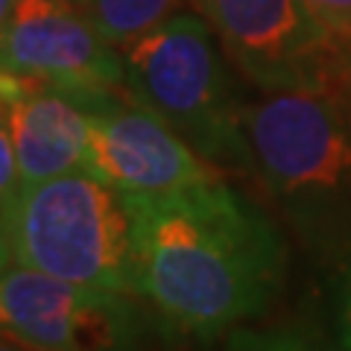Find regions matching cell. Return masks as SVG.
<instances>
[{
    "label": "cell",
    "mask_w": 351,
    "mask_h": 351,
    "mask_svg": "<svg viewBox=\"0 0 351 351\" xmlns=\"http://www.w3.org/2000/svg\"><path fill=\"white\" fill-rule=\"evenodd\" d=\"M132 295L156 331L214 343L269 307L287 272L278 226L223 176L132 202Z\"/></svg>",
    "instance_id": "obj_1"
},
{
    "label": "cell",
    "mask_w": 351,
    "mask_h": 351,
    "mask_svg": "<svg viewBox=\"0 0 351 351\" xmlns=\"http://www.w3.org/2000/svg\"><path fill=\"white\" fill-rule=\"evenodd\" d=\"M252 176L322 261L351 258V88L243 103Z\"/></svg>",
    "instance_id": "obj_2"
},
{
    "label": "cell",
    "mask_w": 351,
    "mask_h": 351,
    "mask_svg": "<svg viewBox=\"0 0 351 351\" xmlns=\"http://www.w3.org/2000/svg\"><path fill=\"white\" fill-rule=\"evenodd\" d=\"M219 47L205 18L176 12L120 47L123 85L132 100L156 112L205 161L252 176L243 103Z\"/></svg>",
    "instance_id": "obj_3"
},
{
    "label": "cell",
    "mask_w": 351,
    "mask_h": 351,
    "mask_svg": "<svg viewBox=\"0 0 351 351\" xmlns=\"http://www.w3.org/2000/svg\"><path fill=\"white\" fill-rule=\"evenodd\" d=\"M3 219L21 267L132 295L135 214L126 196L94 173L24 182Z\"/></svg>",
    "instance_id": "obj_4"
},
{
    "label": "cell",
    "mask_w": 351,
    "mask_h": 351,
    "mask_svg": "<svg viewBox=\"0 0 351 351\" xmlns=\"http://www.w3.org/2000/svg\"><path fill=\"white\" fill-rule=\"evenodd\" d=\"M156 331L135 295L53 278L29 267L0 272V334L47 351H141Z\"/></svg>",
    "instance_id": "obj_5"
},
{
    "label": "cell",
    "mask_w": 351,
    "mask_h": 351,
    "mask_svg": "<svg viewBox=\"0 0 351 351\" xmlns=\"http://www.w3.org/2000/svg\"><path fill=\"white\" fill-rule=\"evenodd\" d=\"M0 68L59 88L85 112L129 94L120 50L73 0H18L0 29Z\"/></svg>",
    "instance_id": "obj_6"
},
{
    "label": "cell",
    "mask_w": 351,
    "mask_h": 351,
    "mask_svg": "<svg viewBox=\"0 0 351 351\" xmlns=\"http://www.w3.org/2000/svg\"><path fill=\"white\" fill-rule=\"evenodd\" d=\"M226 56L263 94L339 85V44L302 0H196Z\"/></svg>",
    "instance_id": "obj_7"
},
{
    "label": "cell",
    "mask_w": 351,
    "mask_h": 351,
    "mask_svg": "<svg viewBox=\"0 0 351 351\" xmlns=\"http://www.w3.org/2000/svg\"><path fill=\"white\" fill-rule=\"evenodd\" d=\"M88 114V173L112 184L132 202L161 199L223 176L173 126L129 94H117L112 103Z\"/></svg>",
    "instance_id": "obj_8"
},
{
    "label": "cell",
    "mask_w": 351,
    "mask_h": 351,
    "mask_svg": "<svg viewBox=\"0 0 351 351\" xmlns=\"http://www.w3.org/2000/svg\"><path fill=\"white\" fill-rule=\"evenodd\" d=\"M0 103L9 117L24 182L88 170L91 114L71 94L15 76V85Z\"/></svg>",
    "instance_id": "obj_9"
},
{
    "label": "cell",
    "mask_w": 351,
    "mask_h": 351,
    "mask_svg": "<svg viewBox=\"0 0 351 351\" xmlns=\"http://www.w3.org/2000/svg\"><path fill=\"white\" fill-rule=\"evenodd\" d=\"M182 0H85L82 9L97 29L120 50L179 12Z\"/></svg>",
    "instance_id": "obj_10"
},
{
    "label": "cell",
    "mask_w": 351,
    "mask_h": 351,
    "mask_svg": "<svg viewBox=\"0 0 351 351\" xmlns=\"http://www.w3.org/2000/svg\"><path fill=\"white\" fill-rule=\"evenodd\" d=\"M223 351H328L302 328H246L228 331Z\"/></svg>",
    "instance_id": "obj_11"
},
{
    "label": "cell",
    "mask_w": 351,
    "mask_h": 351,
    "mask_svg": "<svg viewBox=\"0 0 351 351\" xmlns=\"http://www.w3.org/2000/svg\"><path fill=\"white\" fill-rule=\"evenodd\" d=\"M21 184H24V179H21V167H18L15 138H12V129H9L6 108L0 103V214L15 199Z\"/></svg>",
    "instance_id": "obj_12"
},
{
    "label": "cell",
    "mask_w": 351,
    "mask_h": 351,
    "mask_svg": "<svg viewBox=\"0 0 351 351\" xmlns=\"http://www.w3.org/2000/svg\"><path fill=\"white\" fill-rule=\"evenodd\" d=\"M302 3L343 53V47L351 41V0H302Z\"/></svg>",
    "instance_id": "obj_13"
},
{
    "label": "cell",
    "mask_w": 351,
    "mask_h": 351,
    "mask_svg": "<svg viewBox=\"0 0 351 351\" xmlns=\"http://www.w3.org/2000/svg\"><path fill=\"white\" fill-rule=\"evenodd\" d=\"M339 325H343V348L351 351V258H348V281H346V299H343Z\"/></svg>",
    "instance_id": "obj_14"
},
{
    "label": "cell",
    "mask_w": 351,
    "mask_h": 351,
    "mask_svg": "<svg viewBox=\"0 0 351 351\" xmlns=\"http://www.w3.org/2000/svg\"><path fill=\"white\" fill-rule=\"evenodd\" d=\"M15 263V252H12V237H9V226L3 214H0V272L9 269Z\"/></svg>",
    "instance_id": "obj_15"
},
{
    "label": "cell",
    "mask_w": 351,
    "mask_h": 351,
    "mask_svg": "<svg viewBox=\"0 0 351 351\" xmlns=\"http://www.w3.org/2000/svg\"><path fill=\"white\" fill-rule=\"evenodd\" d=\"M0 351H47V348H38V346L24 343V339H15V337L0 334Z\"/></svg>",
    "instance_id": "obj_16"
},
{
    "label": "cell",
    "mask_w": 351,
    "mask_h": 351,
    "mask_svg": "<svg viewBox=\"0 0 351 351\" xmlns=\"http://www.w3.org/2000/svg\"><path fill=\"white\" fill-rule=\"evenodd\" d=\"M339 82L351 88V41L343 47V53H339Z\"/></svg>",
    "instance_id": "obj_17"
},
{
    "label": "cell",
    "mask_w": 351,
    "mask_h": 351,
    "mask_svg": "<svg viewBox=\"0 0 351 351\" xmlns=\"http://www.w3.org/2000/svg\"><path fill=\"white\" fill-rule=\"evenodd\" d=\"M15 3H18V0H0V29H3V24L9 21V15H12Z\"/></svg>",
    "instance_id": "obj_18"
},
{
    "label": "cell",
    "mask_w": 351,
    "mask_h": 351,
    "mask_svg": "<svg viewBox=\"0 0 351 351\" xmlns=\"http://www.w3.org/2000/svg\"><path fill=\"white\" fill-rule=\"evenodd\" d=\"M73 3H85V0H73Z\"/></svg>",
    "instance_id": "obj_19"
}]
</instances>
